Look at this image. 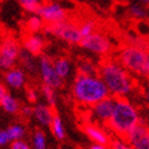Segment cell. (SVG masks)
Instances as JSON below:
<instances>
[{
	"label": "cell",
	"instance_id": "4316f807",
	"mask_svg": "<svg viewBox=\"0 0 149 149\" xmlns=\"http://www.w3.org/2000/svg\"><path fill=\"white\" fill-rule=\"evenodd\" d=\"M129 13L133 18L136 19H144L147 17V11L144 7H142L141 5H137V4H133L130 6L129 9Z\"/></svg>",
	"mask_w": 149,
	"mask_h": 149
},
{
	"label": "cell",
	"instance_id": "277c9868",
	"mask_svg": "<svg viewBox=\"0 0 149 149\" xmlns=\"http://www.w3.org/2000/svg\"><path fill=\"white\" fill-rule=\"evenodd\" d=\"M116 61L131 74L147 78L149 74L148 47L127 44L119 50Z\"/></svg>",
	"mask_w": 149,
	"mask_h": 149
},
{
	"label": "cell",
	"instance_id": "e575fe53",
	"mask_svg": "<svg viewBox=\"0 0 149 149\" xmlns=\"http://www.w3.org/2000/svg\"><path fill=\"white\" fill-rule=\"evenodd\" d=\"M139 1H142V3H144V4H147V3L149 1V0H139Z\"/></svg>",
	"mask_w": 149,
	"mask_h": 149
},
{
	"label": "cell",
	"instance_id": "7c38bea8",
	"mask_svg": "<svg viewBox=\"0 0 149 149\" xmlns=\"http://www.w3.org/2000/svg\"><path fill=\"white\" fill-rule=\"evenodd\" d=\"M114 100H115V97H113V96H108V97L103 98V100H101L97 103L93 104L92 106V113H93L95 118L97 119V120L102 121L103 124H106L108 121L111 111H113Z\"/></svg>",
	"mask_w": 149,
	"mask_h": 149
},
{
	"label": "cell",
	"instance_id": "f546056e",
	"mask_svg": "<svg viewBox=\"0 0 149 149\" xmlns=\"http://www.w3.org/2000/svg\"><path fill=\"white\" fill-rule=\"evenodd\" d=\"M11 149H31V148L22 139H18V141H12Z\"/></svg>",
	"mask_w": 149,
	"mask_h": 149
},
{
	"label": "cell",
	"instance_id": "484cf974",
	"mask_svg": "<svg viewBox=\"0 0 149 149\" xmlns=\"http://www.w3.org/2000/svg\"><path fill=\"white\" fill-rule=\"evenodd\" d=\"M34 149H47L46 148V137L41 130H36L33 136Z\"/></svg>",
	"mask_w": 149,
	"mask_h": 149
},
{
	"label": "cell",
	"instance_id": "d6a6232c",
	"mask_svg": "<svg viewBox=\"0 0 149 149\" xmlns=\"http://www.w3.org/2000/svg\"><path fill=\"white\" fill-rule=\"evenodd\" d=\"M7 93V90H6V87L3 85V84H0V102H1V100L4 98V96Z\"/></svg>",
	"mask_w": 149,
	"mask_h": 149
},
{
	"label": "cell",
	"instance_id": "83f0119b",
	"mask_svg": "<svg viewBox=\"0 0 149 149\" xmlns=\"http://www.w3.org/2000/svg\"><path fill=\"white\" fill-rule=\"evenodd\" d=\"M26 95H27V100L31 103H36V102H38L39 93H38V91H36L34 87L28 86L27 90H26Z\"/></svg>",
	"mask_w": 149,
	"mask_h": 149
},
{
	"label": "cell",
	"instance_id": "3957f363",
	"mask_svg": "<svg viewBox=\"0 0 149 149\" xmlns=\"http://www.w3.org/2000/svg\"><path fill=\"white\" fill-rule=\"evenodd\" d=\"M73 96L79 104L92 107L98 101L108 97L109 92L98 75L78 74L73 84Z\"/></svg>",
	"mask_w": 149,
	"mask_h": 149
},
{
	"label": "cell",
	"instance_id": "ac0fdd59",
	"mask_svg": "<svg viewBox=\"0 0 149 149\" xmlns=\"http://www.w3.org/2000/svg\"><path fill=\"white\" fill-rule=\"evenodd\" d=\"M0 106L3 107V109L6 111V113H10V114H16L19 110L18 101L9 93H6L4 96V98L1 100V102H0Z\"/></svg>",
	"mask_w": 149,
	"mask_h": 149
},
{
	"label": "cell",
	"instance_id": "4fadbf2b",
	"mask_svg": "<svg viewBox=\"0 0 149 149\" xmlns=\"http://www.w3.org/2000/svg\"><path fill=\"white\" fill-rule=\"evenodd\" d=\"M83 131L86 133V136L90 138L92 142L107 146L110 142V138L106 132L103 131L102 127H100L98 125H93V124H85L83 126Z\"/></svg>",
	"mask_w": 149,
	"mask_h": 149
},
{
	"label": "cell",
	"instance_id": "52a82bcc",
	"mask_svg": "<svg viewBox=\"0 0 149 149\" xmlns=\"http://www.w3.org/2000/svg\"><path fill=\"white\" fill-rule=\"evenodd\" d=\"M19 51V42L13 36L9 35L4 38L0 46V67L6 70L13 68L18 59Z\"/></svg>",
	"mask_w": 149,
	"mask_h": 149
},
{
	"label": "cell",
	"instance_id": "7a4b0ae2",
	"mask_svg": "<svg viewBox=\"0 0 149 149\" xmlns=\"http://www.w3.org/2000/svg\"><path fill=\"white\" fill-rule=\"evenodd\" d=\"M139 121L141 116L137 108L126 97H115L113 111L106 123L110 131H113L120 138H124Z\"/></svg>",
	"mask_w": 149,
	"mask_h": 149
},
{
	"label": "cell",
	"instance_id": "9a60e30c",
	"mask_svg": "<svg viewBox=\"0 0 149 149\" xmlns=\"http://www.w3.org/2000/svg\"><path fill=\"white\" fill-rule=\"evenodd\" d=\"M5 79H6V83L9 84L11 87L21 88L26 83V74H24L23 69L15 68L13 67V68L7 70L6 75H5Z\"/></svg>",
	"mask_w": 149,
	"mask_h": 149
},
{
	"label": "cell",
	"instance_id": "7402d4cb",
	"mask_svg": "<svg viewBox=\"0 0 149 149\" xmlns=\"http://www.w3.org/2000/svg\"><path fill=\"white\" fill-rule=\"evenodd\" d=\"M6 131H7V135H9L11 142H12V141L22 139L24 137V135H26V129L22 125H19V124L11 125Z\"/></svg>",
	"mask_w": 149,
	"mask_h": 149
},
{
	"label": "cell",
	"instance_id": "8992f818",
	"mask_svg": "<svg viewBox=\"0 0 149 149\" xmlns=\"http://www.w3.org/2000/svg\"><path fill=\"white\" fill-rule=\"evenodd\" d=\"M80 45L87 51L100 56H108L113 51V42L104 33L97 31L84 36L80 41Z\"/></svg>",
	"mask_w": 149,
	"mask_h": 149
},
{
	"label": "cell",
	"instance_id": "5bb4252c",
	"mask_svg": "<svg viewBox=\"0 0 149 149\" xmlns=\"http://www.w3.org/2000/svg\"><path fill=\"white\" fill-rule=\"evenodd\" d=\"M54 114H55L54 108H51L50 106H46V104H42V103H36L35 107L33 108V115L44 126H50L52 118H54Z\"/></svg>",
	"mask_w": 149,
	"mask_h": 149
},
{
	"label": "cell",
	"instance_id": "d6986e66",
	"mask_svg": "<svg viewBox=\"0 0 149 149\" xmlns=\"http://www.w3.org/2000/svg\"><path fill=\"white\" fill-rule=\"evenodd\" d=\"M18 58H19L22 65H23L28 72H31V73H35L36 72L38 65H36V62H35L33 55H31L26 50H21L19 55H18Z\"/></svg>",
	"mask_w": 149,
	"mask_h": 149
},
{
	"label": "cell",
	"instance_id": "30bf717a",
	"mask_svg": "<svg viewBox=\"0 0 149 149\" xmlns=\"http://www.w3.org/2000/svg\"><path fill=\"white\" fill-rule=\"evenodd\" d=\"M36 15L41 17L45 24L57 23V22L67 19V17H68V13L63 9V6L57 3H44L36 12Z\"/></svg>",
	"mask_w": 149,
	"mask_h": 149
},
{
	"label": "cell",
	"instance_id": "2e32d148",
	"mask_svg": "<svg viewBox=\"0 0 149 149\" xmlns=\"http://www.w3.org/2000/svg\"><path fill=\"white\" fill-rule=\"evenodd\" d=\"M52 64H54V68H55L56 73L58 74V77H61L62 79H65L70 74L72 64H70L69 59H67L64 57H59V58L55 59V61L52 62Z\"/></svg>",
	"mask_w": 149,
	"mask_h": 149
},
{
	"label": "cell",
	"instance_id": "f1b7e54d",
	"mask_svg": "<svg viewBox=\"0 0 149 149\" xmlns=\"http://www.w3.org/2000/svg\"><path fill=\"white\" fill-rule=\"evenodd\" d=\"M111 148L113 149H135L132 146H130L127 142L121 139H114L111 141Z\"/></svg>",
	"mask_w": 149,
	"mask_h": 149
},
{
	"label": "cell",
	"instance_id": "d590c367",
	"mask_svg": "<svg viewBox=\"0 0 149 149\" xmlns=\"http://www.w3.org/2000/svg\"><path fill=\"white\" fill-rule=\"evenodd\" d=\"M1 1H3V0H0V3H1Z\"/></svg>",
	"mask_w": 149,
	"mask_h": 149
},
{
	"label": "cell",
	"instance_id": "603a6c76",
	"mask_svg": "<svg viewBox=\"0 0 149 149\" xmlns=\"http://www.w3.org/2000/svg\"><path fill=\"white\" fill-rule=\"evenodd\" d=\"M18 3L27 12L36 13L40 6L44 4V0H18Z\"/></svg>",
	"mask_w": 149,
	"mask_h": 149
},
{
	"label": "cell",
	"instance_id": "ba28073f",
	"mask_svg": "<svg viewBox=\"0 0 149 149\" xmlns=\"http://www.w3.org/2000/svg\"><path fill=\"white\" fill-rule=\"evenodd\" d=\"M124 138L135 149H149V131L147 124L142 119L127 132Z\"/></svg>",
	"mask_w": 149,
	"mask_h": 149
},
{
	"label": "cell",
	"instance_id": "8fae6325",
	"mask_svg": "<svg viewBox=\"0 0 149 149\" xmlns=\"http://www.w3.org/2000/svg\"><path fill=\"white\" fill-rule=\"evenodd\" d=\"M22 45L23 50L29 52L33 56H40L42 54L44 49H45L46 41L41 35L35 33H27L22 38Z\"/></svg>",
	"mask_w": 149,
	"mask_h": 149
},
{
	"label": "cell",
	"instance_id": "5b68a950",
	"mask_svg": "<svg viewBox=\"0 0 149 149\" xmlns=\"http://www.w3.org/2000/svg\"><path fill=\"white\" fill-rule=\"evenodd\" d=\"M42 29L45 33L55 35L56 38H59L69 44H80L81 39H83V36L79 32L78 24L73 23L68 19L57 22V23L45 24Z\"/></svg>",
	"mask_w": 149,
	"mask_h": 149
},
{
	"label": "cell",
	"instance_id": "44dd1931",
	"mask_svg": "<svg viewBox=\"0 0 149 149\" xmlns=\"http://www.w3.org/2000/svg\"><path fill=\"white\" fill-rule=\"evenodd\" d=\"M24 26H26V29H27L28 33H36V32L41 31V29L44 28V26H45V23H44L41 17L35 13L26 21Z\"/></svg>",
	"mask_w": 149,
	"mask_h": 149
},
{
	"label": "cell",
	"instance_id": "6da1fadb",
	"mask_svg": "<svg viewBox=\"0 0 149 149\" xmlns=\"http://www.w3.org/2000/svg\"><path fill=\"white\" fill-rule=\"evenodd\" d=\"M98 77L113 97H126L135 88V79L114 58H104L98 64Z\"/></svg>",
	"mask_w": 149,
	"mask_h": 149
},
{
	"label": "cell",
	"instance_id": "9c48e42d",
	"mask_svg": "<svg viewBox=\"0 0 149 149\" xmlns=\"http://www.w3.org/2000/svg\"><path fill=\"white\" fill-rule=\"evenodd\" d=\"M39 70L41 74V79L44 85H47L52 88H61L63 86V79L61 77H58V74L56 73L52 61L50 57L47 56H41L39 61Z\"/></svg>",
	"mask_w": 149,
	"mask_h": 149
},
{
	"label": "cell",
	"instance_id": "d4e9b609",
	"mask_svg": "<svg viewBox=\"0 0 149 149\" xmlns=\"http://www.w3.org/2000/svg\"><path fill=\"white\" fill-rule=\"evenodd\" d=\"M78 27H79V32H80L81 36L84 38V36L91 34V33H93L96 31V28H97V23H96L95 21H92V19H86L84 22H81V23H79Z\"/></svg>",
	"mask_w": 149,
	"mask_h": 149
},
{
	"label": "cell",
	"instance_id": "ffe728a7",
	"mask_svg": "<svg viewBox=\"0 0 149 149\" xmlns=\"http://www.w3.org/2000/svg\"><path fill=\"white\" fill-rule=\"evenodd\" d=\"M50 126H51L52 133H54L57 139L62 141L65 138V130H64V126L62 123V119L58 114H56V113L54 114V118H52V121H51Z\"/></svg>",
	"mask_w": 149,
	"mask_h": 149
},
{
	"label": "cell",
	"instance_id": "836d02e7",
	"mask_svg": "<svg viewBox=\"0 0 149 149\" xmlns=\"http://www.w3.org/2000/svg\"><path fill=\"white\" fill-rule=\"evenodd\" d=\"M88 149H107V146H103V144H98V143H93Z\"/></svg>",
	"mask_w": 149,
	"mask_h": 149
},
{
	"label": "cell",
	"instance_id": "cb8c5ba5",
	"mask_svg": "<svg viewBox=\"0 0 149 149\" xmlns=\"http://www.w3.org/2000/svg\"><path fill=\"white\" fill-rule=\"evenodd\" d=\"M41 93H42L44 97H45L49 106L51 108H54L56 106V102H57V96H56L55 88H52L47 85H42L41 86Z\"/></svg>",
	"mask_w": 149,
	"mask_h": 149
},
{
	"label": "cell",
	"instance_id": "4dcf8cb0",
	"mask_svg": "<svg viewBox=\"0 0 149 149\" xmlns=\"http://www.w3.org/2000/svg\"><path fill=\"white\" fill-rule=\"evenodd\" d=\"M10 137L7 135V131L6 130H3L0 131V146H6L7 143H10Z\"/></svg>",
	"mask_w": 149,
	"mask_h": 149
},
{
	"label": "cell",
	"instance_id": "1f68e13d",
	"mask_svg": "<svg viewBox=\"0 0 149 149\" xmlns=\"http://www.w3.org/2000/svg\"><path fill=\"white\" fill-rule=\"evenodd\" d=\"M18 111H21V114L23 115L24 118H29L33 114V108L29 107V106H23V107H19Z\"/></svg>",
	"mask_w": 149,
	"mask_h": 149
},
{
	"label": "cell",
	"instance_id": "e0dca14e",
	"mask_svg": "<svg viewBox=\"0 0 149 149\" xmlns=\"http://www.w3.org/2000/svg\"><path fill=\"white\" fill-rule=\"evenodd\" d=\"M78 74L81 75H98V65L91 59H81L78 63Z\"/></svg>",
	"mask_w": 149,
	"mask_h": 149
}]
</instances>
